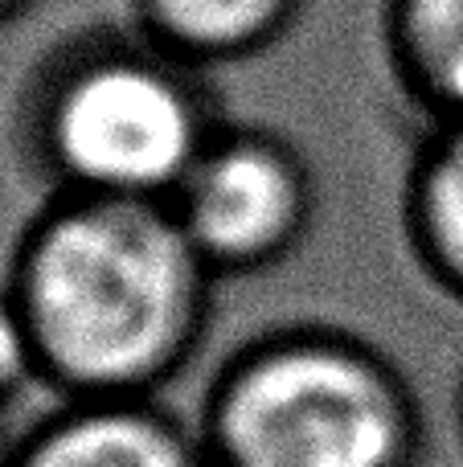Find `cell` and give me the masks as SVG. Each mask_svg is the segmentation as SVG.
Masks as SVG:
<instances>
[{"label": "cell", "instance_id": "1", "mask_svg": "<svg viewBox=\"0 0 463 467\" xmlns=\"http://www.w3.org/2000/svg\"><path fill=\"white\" fill-rule=\"evenodd\" d=\"M213 287L164 202L57 197L25 234L8 291L41 381L66 398H156L201 353Z\"/></svg>", "mask_w": 463, "mask_h": 467}, {"label": "cell", "instance_id": "2", "mask_svg": "<svg viewBox=\"0 0 463 467\" xmlns=\"http://www.w3.org/2000/svg\"><path fill=\"white\" fill-rule=\"evenodd\" d=\"M213 467H410L423 406L386 348L336 324L242 340L205 389Z\"/></svg>", "mask_w": 463, "mask_h": 467}, {"label": "cell", "instance_id": "3", "mask_svg": "<svg viewBox=\"0 0 463 467\" xmlns=\"http://www.w3.org/2000/svg\"><path fill=\"white\" fill-rule=\"evenodd\" d=\"M205 70L131 25L90 29L46 66L33 95V152L57 197L164 202L221 131Z\"/></svg>", "mask_w": 463, "mask_h": 467}, {"label": "cell", "instance_id": "4", "mask_svg": "<svg viewBox=\"0 0 463 467\" xmlns=\"http://www.w3.org/2000/svg\"><path fill=\"white\" fill-rule=\"evenodd\" d=\"M169 210L213 279H238L283 266L308 242L320 185L283 131L221 123Z\"/></svg>", "mask_w": 463, "mask_h": 467}, {"label": "cell", "instance_id": "5", "mask_svg": "<svg viewBox=\"0 0 463 467\" xmlns=\"http://www.w3.org/2000/svg\"><path fill=\"white\" fill-rule=\"evenodd\" d=\"M13 467H213L197 431L156 398H66L13 455Z\"/></svg>", "mask_w": 463, "mask_h": 467}, {"label": "cell", "instance_id": "6", "mask_svg": "<svg viewBox=\"0 0 463 467\" xmlns=\"http://www.w3.org/2000/svg\"><path fill=\"white\" fill-rule=\"evenodd\" d=\"M308 0H131L144 37L210 70L262 57L300 25Z\"/></svg>", "mask_w": 463, "mask_h": 467}, {"label": "cell", "instance_id": "7", "mask_svg": "<svg viewBox=\"0 0 463 467\" xmlns=\"http://www.w3.org/2000/svg\"><path fill=\"white\" fill-rule=\"evenodd\" d=\"M402 234L423 279L463 304V123L427 128L402 181Z\"/></svg>", "mask_w": 463, "mask_h": 467}, {"label": "cell", "instance_id": "8", "mask_svg": "<svg viewBox=\"0 0 463 467\" xmlns=\"http://www.w3.org/2000/svg\"><path fill=\"white\" fill-rule=\"evenodd\" d=\"M382 49L427 128L463 123V0H386Z\"/></svg>", "mask_w": 463, "mask_h": 467}, {"label": "cell", "instance_id": "9", "mask_svg": "<svg viewBox=\"0 0 463 467\" xmlns=\"http://www.w3.org/2000/svg\"><path fill=\"white\" fill-rule=\"evenodd\" d=\"M33 378H41L37 345H33V332L25 324V312L8 291V296H0V402L13 389L29 386Z\"/></svg>", "mask_w": 463, "mask_h": 467}, {"label": "cell", "instance_id": "10", "mask_svg": "<svg viewBox=\"0 0 463 467\" xmlns=\"http://www.w3.org/2000/svg\"><path fill=\"white\" fill-rule=\"evenodd\" d=\"M13 455H16V447H8V435H5V419H0V467H13Z\"/></svg>", "mask_w": 463, "mask_h": 467}, {"label": "cell", "instance_id": "11", "mask_svg": "<svg viewBox=\"0 0 463 467\" xmlns=\"http://www.w3.org/2000/svg\"><path fill=\"white\" fill-rule=\"evenodd\" d=\"M456 422H459V435H463V378H459V389H456Z\"/></svg>", "mask_w": 463, "mask_h": 467}, {"label": "cell", "instance_id": "12", "mask_svg": "<svg viewBox=\"0 0 463 467\" xmlns=\"http://www.w3.org/2000/svg\"><path fill=\"white\" fill-rule=\"evenodd\" d=\"M29 0H0V16H8V13H16V8H25Z\"/></svg>", "mask_w": 463, "mask_h": 467}]
</instances>
